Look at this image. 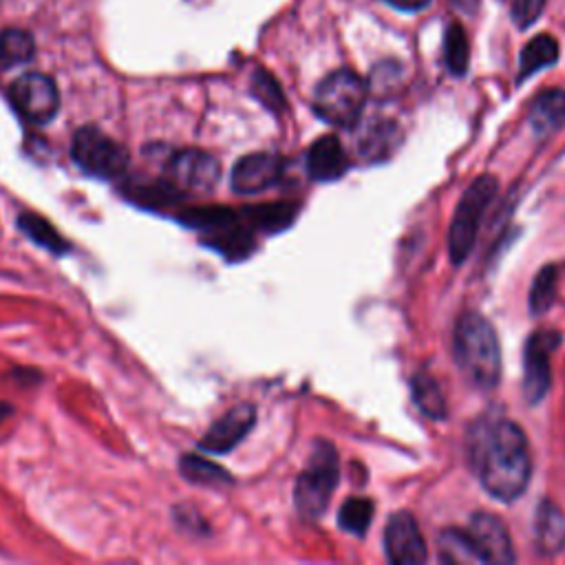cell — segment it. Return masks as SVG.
Masks as SVG:
<instances>
[{
    "instance_id": "3",
    "label": "cell",
    "mask_w": 565,
    "mask_h": 565,
    "mask_svg": "<svg viewBox=\"0 0 565 565\" xmlns=\"http://www.w3.org/2000/svg\"><path fill=\"white\" fill-rule=\"evenodd\" d=\"M366 93V82L360 75L349 68H340L316 86L313 110L320 119L333 126L351 128L362 115Z\"/></svg>"
},
{
    "instance_id": "22",
    "label": "cell",
    "mask_w": 565,
    "mask_h": 565,
    "mask_svg": "<svg viewBox=\"0 0 565 565\" xmlns=\"http://www.w3.org/2000/svg\"><path fill=\"white\" fill-rule=\"evenodd\" d=\"M411 388H413V399L417 404V408L433 419H444L448 408H446V397L439 388V384L435 382V377H430L428 373H417L411 380Z\"/></svg>"
},
{
    "instance_id": "25",
    "label": "cell",
    "mask_w": 565,
    "mask_h": 565,
    "mask_svg": "<svg viewBox=\"0 0 565 565\" xmlns=\"http://www.w3.org/2000/svg\"><path fill=\"white\" fill-rule=\"evenodd\" d=\"M395 146H397V130L388 121L371 126L366 130V135L360 137V143H358L360 154H364L366 159H373V161L386 159Z\"/></svg>"
},
{
    "instance_id": "24",
    "label": "cell",
    "mask_w": 565,
    "mask_h": 565,
    "mask_svg": "<svg viewBox=\"0 0 565 565\" xmlns=\"http://www.w3.org/2000/svg\"><path fill=\"white\" fill-rule=\"evenodd\" d=\"M439 552H441V561L446 563H483L466 530H457V527L444 530L439 536Z\"/></svg>"
},
{
    "instance_id": "5",
    "label": "cell",
    "mask_w": 565,
    "mask_h": 565,
    "mask_svg": "<svg viewBox=\"0 0 565 565\" xmlns=\"http://www.w3.org/2000/svg\"><path fill=\"white\" fill-rule=\"evenodd\" d=\"M497 194V179L490 174L477 177L459 199L455 216L448 227V256L455 265H461L475 247L483 212Z\"/></svg>"
},
{
    "instance_id": "1",
    "label": "cell",
    "mask_w": 565,
    "mask_h": 565,
    "mask_svg": "<svg viewBox=\"0 0 565 565\" xmlns=\"http://www.w3.org/2000/svg\"><path fill=\"white\" fill-rule=\"evenodd\" d=\"M468 459L481 486L499 501H514L530 483L525 433L510 419H479L468 430Z\"/></svg>"
},
{
    "instance_id": "29",
    "label": "cell",
    "mask_w": 565,
    "mask_h": 565,
    "mask_svg": "<svg viewBox=\"0 0 565 565\" xmlns=\"http://www.w3.org/2000/svg\"><path fill=\"white\" fill-rule=\"evenodd\" d=\"M252 93L260 104H265L269 110L280 113L285 108V95L280 90V84L276 77H271L265 68H256L252 75Z\"/></svg>"
},
{
    "instance_id": "14",
    "label": "cell",
    "mask_w": 565,
    "mask_h": 565,
    "mask_svg": "<svg viewBox=\"0 0 565 565\" xmlns=\"http://www.w3.org/2000/svg\"><path fill=\"white\" fill-rule=\"evenodd\" d=\"M349 168L342 143L333 135H324L313 141L307 152V172L313 181H335Z\"/></svg>"
},
{
    "instance_id": "17",
    "label": "cell",
    "mask_w": 565,
    "mask_h": 565,
    "mask_svg": "<svg viewBox=\"0 0 565 565\" xmlns=\"http://www.w3.org/2000/svg\"><path fill=\"white\" fill-rule=\"evenodd\" d=\"M296 212H298V205L276 201V203H260V205L243 207L241 216L249 230L280 232L294 223Z\"/></svg>"
},
{
    "instance_id": "28",
    "label": "cell",
    "mask_w": 565,
    "mask_h": 565,
    "mask_svg": "<svg viewBox=\"0 0 565 565\" xmlns=\"http://www.w3.org/2000/svg\"><path fill=\"white\" fill-rule=\"evenodd\" d=\"M444 62L452 75H463L468 68V40L459 22H450L444 33Z\"/></svg>"
},
{
    "instance_id": "9",
    "label": "cell",
    "mask_w": 565,
    "mask_h": 565,
    "mask_svg": "<svg viewBox=\"0 0 565 565\" xmlns=\"http://www.w3.org/2000/svg\"><path fill=\"white\" fill-rule=\"evenodd\" d=\"M558 344V333L554 331H534L523 351V397L527 404H539L552 382V371H550V353Z\"/></svg>"
},
{
    "instance_id": "18",
    "label": "cell",
    "mask_w": 565,
    "mask_h": 565,
    "mask_svg": "<svg viewBox=\"0 0 565 565\" xmlns=\"http://www.w3.org/2000/svg\"><path fill=\"white\" fill-rule=\"evenodd\" d=\"M15 223L26 238H31L35 245L44 247L46 252H51L55 256L71 252V243L44 216H40L35 212H22Z\"/></svg>"
},
{
    "instance_id": "10",
    "label": "cell",
    "mask_w": 565,
    "mask_h": 565,
    "mask_svg": "<svg viewBox=\"0 0 565 565\" xmlns=\"http://www.w3.org/2000/svg\"><path fill=\"white\" fill-rule=\"evenodd\" d=\"M384 552L395 565H422L428 558L422 530L413 514L397 512L384 527Z\"/></svg>"
},
{
    "instance_id": "15",
    "label": "cell",
    "mask_w": 565,
    "mask_h": 565,
    "mask_svg": "<svg viewBox=\"0 0 565 565\" xmlns=\"http://www.w3.org/2000/svg\"><path fill=\"white\" fill-rule=\"evenodd\" d=\"M527 124L536 137H547L565 124V90L545 88L541 90L527 110Z\"/></svg>"
},
{
    "instance_id": "21",
    "label": "cell",
    "mask_w": 565,
    "mask_h": 565,
    "mask_svg": "<svg viewBox=\"0 0 565 565\" xmlns=\"http://www.w3.org/2000/svg\"><path fill=\"white\" fill-rule=\"evenodd\" d=\"M124 194L135 201L137 205L143 207H168L172 203L179 201V194L166 179H157V181H132Z\"/></svg>"
},
{
    "instance_id": "8",
    "label": "cell",
    "mask_w": 565,
    "mask_h": 565,
    "mask_svg": "<svg viewBox=\"0 0 565 565\" xmlns=\"http://www.w3.org/2000/svg\"><path fill=\"white\" fill-rule=\"evenodd\" d=\"M9 99L15 110L35 126L55 119L60 110V88L53 77L44 73H24L9 86Z\"/></svg>"
},
{
    "instance_id": "7",
    "label": "cell",
    "mask_w": 565,
    "mask_h": 565,
    "mask_svg": "<svg viewBox=\"0 0 565 565\" xmlns=\"http://www.w3.org/2000/svg\"><path fill=\"white\" fill-rule=\"evenodd\" d=\"M163 179L179 194H207L221 179L218 161L199 148L174 150L163 161Z\"/></svg>"
},
{
    "instance_id": "33",
    "label": "cell",
    "mask_w": 565,
    "mask_h": 565,
    "mask_svg": "<svg viewBox=\"0 0 565 565\" xmlns=\"http://www.w3.org/2000/svg\"><path fill=\"white\" fill-rule=\"evenodd\" d=\"M11 413H13L11 404H7V402H0V424H2L7 417H11Z\"/></svg>"
},
{
    "instance_id": "11",
    "label": "cell",
    "mask_w": 565,
    "mask_h": 565,
    "mask_svg": "<svg viewBox=\"0 0 565 565\" xmlns=\"http://www.w3.org/2000/svg\"><path fill=\"white\" fill-rule=\"evenodd\" d=\"M282 174V159L274 152H252L241 157L230 174L236 194H256L267 190Z\"/></svg>"
},
{
    "instance_id": "2",
    "label": "cell",
    "mask_w": 565,
    "mask_h": 565,
    "mask_svg": "<svg viewBox=\"0 0 565 565\" xmlns=\"http://www.w3.org/2000/svg\"><path fill=\"white\" fill-rule=\"evenodd\" d=\"M452 355L461 375L477 388L490 391L501 377V349L494 327L477 311L459 316L452 335Z\"/></svg>"
},
{
    "instance_id": "16",
    "label": "cell",
    "mask_w": 565,
    "mask_h": 565,
    "mask_svg": "<svg viewBox=\"0 0 565 565\" xmlns=\"http://www.w3.org/2000/svg\"><path fill=\"white\" fill-rule=\"evenodd\" d=\"M534 543L541 554H556L565 545V521L556 505L543 501L534 516Z\"/></svg>"
},
{
    "instance_id": "32",
    "label": "cell",
    "mask_w": 565,
    "mask_h": 565,
    "mask_svg": "<svg viewBox=\"0 0 565 565\" xmlns=\"http://www.w3.org/2000/svg\"><path fill=\"white\" fill-rule=\"evenodd\" d=\"M384 2H388L391 7L402 9V11H417V9H424L430 0H384Z\"/></svg>"
},
{
    "instance_id": "12",
    "label": "cell",
    "mask_w": 565,
    "mask_h": 565,
    "mask_svg": "<svg viewBox=\"0 0 565 565\" xmlns=\"http://www.w3.org/2000/svg\"><path fill=\"white\" fill-rule=\"evenodd\" d=\"M466 532H468L470 541L475 543L483 563L503 565V563L514 561L510 534H508L505 525L494 514H488V512L472 514Z\"/></svg>"
},
{
    "instance_id": "30",
    "label": "cell",
    "mask_w": 565,
    "mask_h": 565,
    "mask_svg": "<svg viewBox=\"0 0 565 565\" xmlns=\"http://www.w3.org/2000/svg\"><path fill=\"white\" fill-rule=\"evenodd\" d=\"M545 0H512V20L516 26L527 29L543 11Z\"/></svg>"
},
{
    "instance_id": "4",
    "label": "cell",
    "mask_w": 565,
    "mask_h": 565,
    "mask_svg": "<svg viewBox=\"0 0 565 565\" xmlns=\"http://www.w3.org/2000/svg\"><path fill=\"white\" fill-rule=\"evenodd\" d=\"M338 452L329 441L320 439L294 488V503L302 519H318L327 510L331 492L338 486Z\"/></svg>"
},
{
    "instance_id": "27",
    "label": "cell",
    "mask_w": 565,
    "mask_h": 565,
    "mask_svg": "<svg viewBox=\"0 0 565 565\" xmlns=\"http://www.w3.org/2000/svg\"><path fill=\"white\" fill-rule=\"evenodd\" d=\"M373 519V501L364 497L347 499L338 512V525L355 536H362Z\"/></svg>"
},
{
    "instance_id": "26",
    "label": "cell",
    "mask_w": 565,
    "mask_h": 565,
    "mask_svg": "<svg viewBox=\"0 0 565 565\" xmlns=\"http://www.w3.org/2000/svg\"><path fill=\"white\" fill-rule=\"evenodd\" d=\"M556 282H558V269L556 265H545L532 280L530 287V313L541 316L547 311L556 298Z\"/></svg>"
},
{
    "instance_id": "31",
    "label": "cell",
    "mask_w": 565,
    "mask_h": 565,
    "mask_svg": "<svg viewBox=\"0 0 565 565\" xmlns=\"http://www.w3.org/2000/svg\"><path fill=\"white\" fill-rule=\"evenodd\" d=\"M174 519H177V523H179L181 527L192 530V532H201V527H205V523L201 521L199 512H196L194 508H190V505H179V508H174Z\"/></svg>"
},
{
    "instance_id": "23",
    "label": "cell",
    "mask_w": 565,
    "mask_h": 565,
    "mask_svg": "<svg viewBox=\"0 0 565 565\" xmlns=\"http://www.w3.org/2000/svg\"><path fill=\"white\" fill-rule=\"evenodd\" d=\"M35 53V42L24 29H4L0 33V68L26 64Z\"/></svg>"
},
{
    "instance_id": "6",
    "label": "cell",
    "mask_w": 565,
    "mask_h": 565,
    "mask_svg": "<svg viewBox=\"0 0 565 565\" xmlns=\"http://www.w3.org/2000/svg\"><path fill=\"white\" fill-rule=\"evenodd\" d=\"M71 157L82 172L97 179H117L126 174L130 163L128 150L95 126H82L75 130Z\"/></svg>"
},
{
    "instance_id": "13",
    "label": "cell",
    "mask_w": 565,
    "mask_h": 565,
    "mask_svg": "<svg viewBox=\"0 0 565 565\" xmlns=\"http://www.w3.org/2000/svg\"><path fill=\"white\" fill-rule=\"evenodd\" d=\"M256 424V411L249 404H241L230 408L225 415H221L207 433L201 437L199 446L205 452L223 455L230 452L234 446L243 441V437L254 428Z\"/></svg>"
},
{
    "instance_id": "19",
    "label": "cell",
    "mask_w": 565,
    "mask_h": 565,
    "mask_svg": "<svg viewBox=\"0 0 565 565\" xmlns=\"http://www.w3.org/2000/svg\"><path fill=\"white\" fill-rule=\"evenodd\" d=\"M556 60H558V42L552 35L541 33V35L532 38L521 51L516 82H525L530 75L554 64Z\"/></svg>"
},
{
    "instance_id": "20",
    "label": "cell",
    "mask_w": 565,
    "mask_h": 565,
    "mask_svg": "<svg viewBox=\"0 0 565 565\" xmlns=\"http://www.w3.org/2000/svg\"><path fill=\"white\" fill-rule=\"evenodd\" d=\"M179 470L188 481L199 483V486L221 488V486H230L234 481L232 475L223 466H218L210 459H203L199 455H183L179 461Z\"/></svg>"
}]
</instances>
